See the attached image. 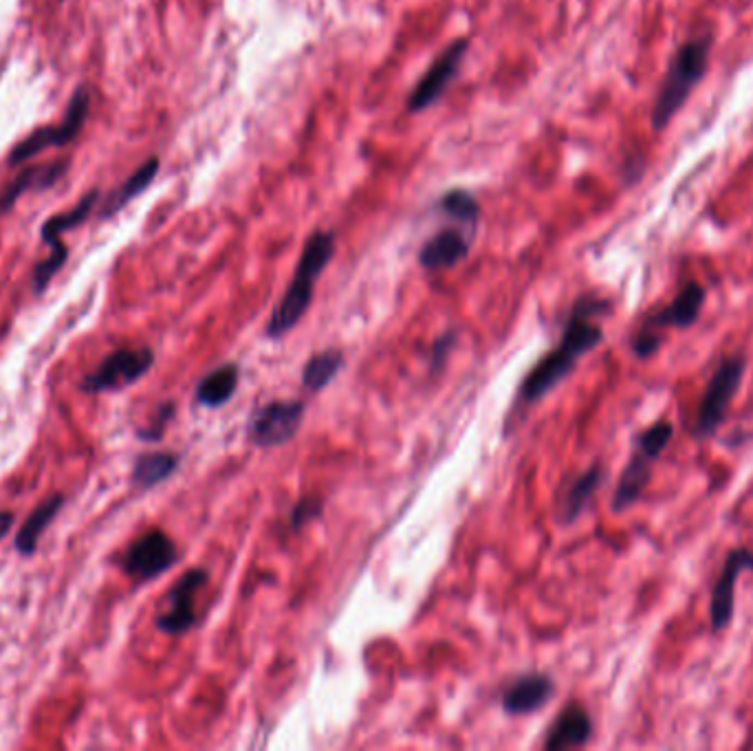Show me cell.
<instances>
[{"label": "cell", "instance_id": "obj_27", "mask_svg": "<svg viewBox=\"0 0 753 751\" xmlns=\"http://www.w3.org/2000/svg\"><path fill=\"white\" fill-rule=\"evenodd\" d=\"M67 258H69V249L64 247V243H62L58 247H51L49 258L42 260V263H38V267L34 269V291L38 293V296L51 285L53 276H56L58 271L64 267Z\"/></svg>", "mask_w": 753, "mask_h": 751}, {"label": "cell", "instance_id": "obj_12", "mask_svg": "<svg viewBox=\"0 0 753 751\" xmlns=\"http://www.w3.org/2000/svg\"><path fill=\"white\" fill-rule=\"evenodd\" d=\"M753 571V551L745 547H736L727 553L723 571H720L718 580L712 589V602H709V619H712V628L725 630L731 619H734L736 611V582L742 571Z\"/></svg>", "mask_w": 753, "mask_h": 751}, {"label": "cell", "instance_id": "obj_30", "mask_svg": "<svg viewBox=\"0 0 753 751\" xmlns=\"http://www.w3.org/2000/svg\"><path fill=\"white\" fill-rule=\"evenodd\" d=\"M456 337H458L456 331H447V333H443V335L439 337V340L434 342V346H432V355H430V366H432V370L443 368V364L447 362V355H450V353H452V348L456 346Z\"/></svg>", "mask_w": 753, "mask_h": 751}, {"label": "cell", "instance_id": "obj_5", "mask_svg": "<svg viewBox=\"0 0 753 751\" xmlns=\"http://www.w3.org/2000/svg\"><path fill=\"white\" fill-rule=\"evenodd\" d=\"M745 373V355H731L718 364L712 379L707 382V388L701 397V406H698L696 412V421L692 428L694 439H709L718 430L720 423L725 421L727 410L740 390Z\"/></svg>", "mask_w": 753, "mask_h": 751}, {"label": "cell", "instance_id": "obj_25", "mask_svg": "<svg viewBox=\"0 0 753 751\" xmlns=\"http://www.w3.org/2000/svg\"><path fill=\"white\" fill-rule=\"evenodd\" d=\"M439 212L447 219L476 232L480 221V205L467 190H450L439 201Z\"/></svg>", "mask_w": 753, "mask_h": 751}, {"label": "cell", "instance_id": "obj_10", "mask_svg": "<svg viewBox=\"0 0 753 751\" xmlns=\"http://www.w3.org/2000/svg\"><path fill=\"white\" fill-rule=\"evenodd\" d=\"M207 582H210V573L196 567L185 571L181 578L172 584L166 600V611L157 615L155 619L161 633L179 637L190 633V630L199 624V617H196V597L205 589Z\"/></svg>", "mask_w": 753, "mask_h": 751}, {"label": "cell", "instance_id": "obj_2", "mask_svg": "<svg viewBox=\"0 0 753 751\" xmlns=\"http://www.w3.org/2000/svg\"><path fill=\"white\" fill-rule=\"evenodd\" d=\"M335 241L337 238L333 232L318 230L309 236L307 243H304V249L285 296H282L276 311L271 313V318L267 322V337L278 340V337L296 329V324L307 315L313 302L315 282H318V278L324 274V269L329 267L335 256Z\"/></svg>", "mask_w": 753, "mask_h": 751}, {"label": "cell", "instance_id": "obj_23", "mask_svg": "<svg viewBox=\"0 0 753 751\" xmlns=\"http://www.w3.org/2000/svg\"><path fill=\"white\" fill-rule=\"evenodd\" d=\"M344 368V353L340 348H326L311 355L302 366V386L311 393H320L329 386Z\"/></svg>", "mask_w": 753, "mask_h": 751}, {"label": "cell", "instance_id": "obj_26", "mask_svg": "<svg viewBox=\"0 0 753 751\" xmlns=\"http://www.w3.org/2000/svg\"><path fill=\"white\" fill-rule=\"evenodd\" d=\"M672 434H674V426L670 421H657L652 423L650 428H646L643 432L637 434L635 439V450L643 452L646 456H650L652 461H657L661 452L668 448V443L672 441Z\"/></svg>", "mask_w": 753, "mask_h": 751}, {"label": "cell", "instance_id": "obj_28", "mask_svg": "<svg viewBox=\"0 0 753 751\" xmlns=\"http://www.w3.org/2000/svg\"><path fill=\"white\" fill-rule=\"evenodd\" d=\"M172 417H174V404H172V401H168V404H161L159 410H157L155 421H152L148 428L139 430L137 437L141 441H159L163 437V432H166V426L172 421Z\"/></svg>", "mask_w": 753, "mask_h": 751}, {"label": "cell", "instance_id": "obj_20", "mask_svg": "<svg viewBox=\"0 0 753 751\" xmlns=\"http://www.w3.org/2000/svg\"><path fill=\"white\" fill-rule=\"evenodd\" d=\"M67 163L60 161V163H49V166H34L25 170L23 174H18V177L7 185V188L0 192V214H7L9 210L14 208L16 201L23 197V194L27 190H42V188H49V185L56 183L64 172H67Z\"/></svg>", "mask_w": 753, "mask_h": 751}, {"label": "cell", "instance_id": "obj_18", "mask_svg": "<svg viewBox=\"0 0 753 751\" xmlns=\"http://www.w3.org/2000/svg\"><path fill=\"white\" fill-rule=\"evenodd\" d=\"M238 377H240V368L234 362L214 368L212 373H207L199 382V386H196L194 390L196 404L210 410L225 406L236 393Z\"/></svg>", "mask_w": 753, "mask_h": 751}, {"label": "cell", "instance_id": "obj_29", "mask_svg": "<svg viewBox=\"0 0 753 751\" xmlns=\"http://www.w3.org/2000/svg\"><path fill=\"white\" fill-rule=\"evenodd\" d=\"M320 514H322V500L320 498L300 500V503L293 507V511H291V527L300 529L302 525H307V522L320 518Z\"/></svg>", "mask_w": 753, "mask_h": 751}, {"label": "cell", "instance_id": "obj_31", "mask_svg": "<svg viewBox=\"0 0 753 751\" xmlns=\"http://www.w3.org/2000/svg\"><path fill=\"white\" fill-rule=\"evenodd\" d=\"M14 511H0V540H3L14 527Z\"/></svg>", "mask_w": 753, "mask_h": 751}, {"label": "cell", "instance_id": "obj_1", "mask_svg": "<svg viewBox=\"0 0 753 751\" xmlns=\"http://www.w3.org/2000/svg\"><path fill=\"white\" fill-rule=\"evenodd\" d=\"M608 313L610 302L597 296H582L573 304L560 344L544 355L522 382L518 393L522 406L538 404L544 395H549L553 388H558L573 373L577 362L586 353H591L593 348L604 342V329L599 324V318H604Z\"/></svg>", "mask_w": 753, "mask_h": 751}, {"label": "cell", "instance_id": "obj_11", "mask_svg": "<svg viewBox=\"0 0 753 751\" xmlns=\"http://www.w3.org/2000/svg\"><path fill=\"white\" fill-rule=\"evenodd\" d=\"M467 49L469 40L458 38L432 62V67L425 71V75L417 82V86H414V91L408 97L406 108L410 113L428 111L434 102L441 100L445 89L452 84L458 69H461Z\"/></svg>", "mask_w": 753, "mask_h": 751}, {"label": "cell", "instance_id": "obj_19", "mask_svg": "<svg viewBox=\"0 0 753 751\" xmlns=\"http://www.w3.org/2000/svg\"><path fill=\"white\" fill-rule=\"evenodd\" d=\"M62 507H64V496L51 494L49 498L42 500L34 511H31L27 520L23 522V527L18 529L16 540H14V547L20 555H34L38 551L40 536L51 525L53 518L60 514Z\"/></svg>", "mask_w": 753, "mask_h": 751}, {"label": "cell", "instance_id": "obj_8", "mask_svg": "<svg viewBox=\"0 0 753 751\" xmlns=\"http://www.w3.org/2000/svg\"><path fill=\"white\" fill-rule=\"evenodd\" d=\"M155 364L152 348H119V351L104 357V362L97 366L95 373L86 375L80 384L82 393L97 395L108 390H119L139 382L141 377L150 373Z\"/></svg>", "mask_w": 753, "mask_h": 751}, {"label": "cell", "instance_id": "obj_21", "mask_svg": "<svg viewBox=\"0 0 753 751\" xmlns=\"http://www.w3.org/2000/svg\"><path fill=\"white\" fill-rule=\"evenodd\" d=\"M159 172V159L157 157H150L144 166L137 168L130 177L119 185V188L115 192H111L106 197L102 210H100V219H111V216H115L119 210L126 208V205L133 201L135 197H139L141 192H144L148 185L155 181Z\"/></svg>", "mask_w": 753, "mask_h": 751}, {"label": "cell", "instance_id": "obj_9", "mask_svg": "<svg viewBox=\"0 0 753 751\" xmlns=\"http://www.w3.org/2000/svg\"><path fill=\"white\" fill-rule=\"evenodd\" d=\"M179 560V549L174 540L161 529H150L139 536L126 549L122 569L137 582H150L170 571Z\"/></svg>", "mask_w": 753, "mask_h": 751}, {"label": "cell", "instance_id": "obj_22", "mask_svg": "<svg viewBox=\"0 0 753 751\" xmlns=\"http://www.w3.org/2000/svg\"><path fill=\"white\" fill-rule=\"evenodd\" d=\"M181 459L172 452H146L139 454L130 474V483L137 489H152L177 472Z\"/></svg>", "mask_w": 753, "mask_h": 751}, {"label": "cell", "instance_id": "obj_4", "mask_svg": "<svg viewBox=\"0 0 753 751\" xmlns=\"http://www.w3.org/2000/svg\"><path fill=\"white\" fill-rule=\"evenodd\" d=\"M705 302V289L698 282H687L668 307L659 313L648 315L641 322L635 335L630 337V351L637 359H650L659 353L663 344V329H690L701 318V309Z\"/></svg>", "mask_w": 753, "mask_h": 751}, {"label": "cell", "instance_id": "obj_24", "mask_svg": "<svg viewBox=\"0 0 753 751\" xmlns=\"http://www.w3.org/2000/svg\"><path fill=\"white\" fill-rule=\"evenodd\" d=\"M97 199H100V192H97V190H91L89 194H84L82 201H80L78 205H75L73 210L62 212V214H58V216H51V219H49L45 225H42V230H40L42 241H45L49 247H58V245H62L60 236H62L64 232L75 230V227L82 225L86 219H89L91 212H93V208H95Z\"/></svg>", "mask_w": 753, "mask_h": 751}, {"label": "cell", "instance_id": "obj_3", "mask_svg": "<svg viewBox=\"0 0 753 751\" xmlns=\"http://www.w3.org/2000/svg\"><path fill=\"white\" fill-rule=\"evenodd\" d=\"M712 47V34H701L683 42L679 51L674 53V58L668 64V71H665V78L659 86L657 100H654L650 117L654 133H661V130L670 126L672 119L681 113L685 102L690 100L692 91L701 84L709 69Z\"/></svg>", "mask_w": 753, "mask_h": 751}, {"label": "cell", "instance_id": "obj_6", "mask_svg": "<svg viewBox=\"0 0 753 751\" xmlns=\"http://www.w3.org/2000/svg\"><path fill=\"white\" fill-rule=\"evenodd\" d=\"M307 404L304 401L276 399L251 412L245 426L247 441L260 450L280 448L296 437L302 428Z\"/></svg>", "mask_w": 753, "mask_h": 751}, {"label": "cell", "instance_id": "obj_15", "mask_svg": "<svg viewBox=\"0 0 753 751\" xmlns=\"http://www.w3.org/2000/svg\"><path fill=\"white\" fill-rule=\"evenodd\" d=\"M593 736V721L580 703H569L555 718L544 738L547 751H566L586 747Z\"/></svg>", "mask_w": 753, "mask_h": 751}, {"label": "cell", "instance_id": "obj_17", "mask_svg": "<svg viewBox=\"0 0 753 751\" xmlns=\"http://www.w3.org/2000/svg\"><path fill=\"white\" fill-rule=\"evenodd\" d=\"M604 481H606V474L599 465H593L591 470H586L584 474L575 478V481L569 485V489L564 492L562 503H560L558 518L562 525H573V522L584 514L586 507L591 505V500L599 492V487L604 485Z\"/></svg>", "mask_w": 753, "mask_h": 751}, {"label": "cell", "instance_id": "obj_13", "mask_svg": "<svg viewBox=\"0 0 753 751\" xmlns=\"http://www.w3.org/2000/svg\"><path fill=\"white\" fill-rule=\"evenodd\" d=\"M476 232L467 230V227H445V230L436 232L432 238L423 243L419 252V265L425 271H445L454 269L458 263L469 256V247H472V238Z\"/></svg>", "mask_w": 753, "mask_h": 751}, {"label": "cell", "instance_id": "obj_14", "mask_svg": "<svg viewBox=\"0 0 753 751\" xmlns=\"http://www.w3.org/2000/svg\"><path fill=\"white\" fill-rule=\"evenodd\" d=\"M555 694V683L544 672H527L511 681L502 692V710L511 716L540 712Z\"/></svg>", "mask_w": 753, "mask_h": 751}, {"label": "cell", "instance_id": "obj_16", "mask_svg": "<svg viewBox=\"0 0 753 751\" xmlns=\"http://www.w3.org/2000/svg\"><path fill=\"white\" fill-rule=\"evenodd\" d=\"M652 459L643 452L635 450L630 456V461L626 463L624 472L619 476L617 489L613 494V511L615 514H621V511L630 509L632 505H637V500L646 492V487L652 478Z\"/></svg>", "mask_w": 753, "mask_h": 751}, {"label": "cell", "instance_id": "obj_7", "mask_svg": "<svg viewBox=\"0 0 753 751\" xmlns=\"http://www.w3.org/2000/svg\"><path fill=\"white\" fill-rule=\"evenodd\" d=\"M89 104H91V95L84 89V86H80V89L73 93L62 122L58 126L38 128L29 137L20 141V144H16V148L9 152V157H7L9 166H18V163L34 159L40 155V152H45L49 148L71 144V141L80 135L84 119L86 115H89Z\"/></svg>", "mask_w": 753, "mask_h": 751}]
</instances>
